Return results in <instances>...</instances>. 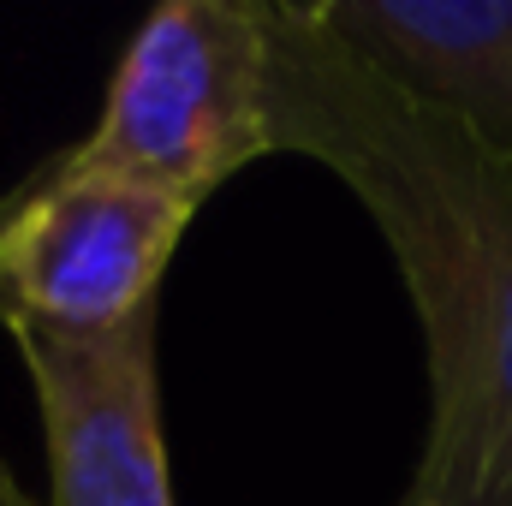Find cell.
Segmentation results:
<instances>
[{
    "instance_id": "5",
    "label": "cell",
    "mask_w": 512,
    "mask_h": 506,
    "mask_svg": "<svg viewBox=\"0 0 512 506\" xmlns=\"http://www.w3.org/2000/svg\"><path fill=\"white\" fill-rule=\"evenodd\" d=\"M393 90L512 161V0H310Z\"/></svg>"
},
{
    "instance_id": "4",
    "label": "cell",
    "mask_w": 512,
    "mask_h": 506,
    "mask_svg": "<svg viewBox=\"0 0 512 506\" xmlns=\"http://www.w3.org/2000/svg\"><path fill=\"white\" fill-rule=\"evenodd\" d=\"M42 411L48 506H173L155 387V304L114 328L0 316Z\"/></svg>"
},
{
    "instance_id": "2",
    "label": "cell",
    "mask_w": 512,
    "mask_h": 506,
    "mask_svg": "<svg viewBox=\"0 0 512 506\" xmlns=\"http://www.w3.org/2000/svg\"><path fill=\"white\" fill-rule=\"evenodd\" d=\"M268 143V0H167L131 30L102 120L60 167L126 173L185 203Z\"/></svg>"
},
{
    "instance_id": "6",
    "label": "cell",
    "mask_w": 512,
    "mask_h": 506,
    "mask_svg": "<svg viewBox=\"0 0 512 506\" xmlns=\"http://www.w3.org/2000/svg\"><path fill=\"white\" fill-rule=\"evenodd\" d=\"M0 506H36L30 495H24V483L12 477V465H6V459H0Z\"/></svg>"
},
{
    "instance_id": "1",
    "label": "cell",
    "mask_w": 512,
    "mask_h": 506,
    "mask_svg": "<svg viewBox=\"0 0 512 506\" xmlns=\"http://www.w3.org/2000/svg\"><path fill=\"white\" fill-rule=\"evenodd\" d=\"M268 143L376 221L423 328L429 435L399 506H512V161L268 0Z\"/></svg>"
},
{
    "instance_id": "3",
    "label": "cell",
    "mask_w": 512,
    "mask_h": 506,
    "mask_svg": "<svg viewBox=\"0 0 512 506\" xmlns=\"http://www.w3.org/2000/svg\"><path fill=\"white\" fill-rule=\"evenodd\" d=\"M197 203L96 167H48L0 215V316L114 328L155 304Z\"/></svg>"
}]
</instances>
